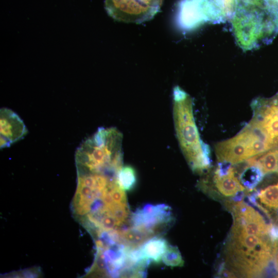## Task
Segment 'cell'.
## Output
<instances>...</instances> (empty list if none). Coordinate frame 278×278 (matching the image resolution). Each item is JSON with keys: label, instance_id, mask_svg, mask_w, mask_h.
<instances>
[{"label": "cell", "instance_id": "obj_1", "mask_svg": "<svg viewBox=\"0 0 278 278\" xmlns=\"http://www.w3.org/2000/svg\"><path fill=\"white\" fill-rule=\"evenodd\" d=\"M231 21L235 41L244 51L268 45L278 34V2L235 0Z\"/></svg>", "mask_w": 278, "mask_h": 278}, {"label": "cell", "instance_id": "obj_2", "mask_svg": "<svg viewBox=\"0 0 278 278\" xmlns=\"http://www.w3.org/2000/svg\"><path fill=\"white\" fill-rule=\"evenodd\" d=\"M123 135L116 128H99L77 149V173L117 177L123 167Z\"/></svg>", "mask_w": 278, "mask_h": 278}, {"label": "cell", "instance_id": "obj_3", "mask_svg": "<svg viewBox=\"0 0 278 278\" xmlns=\"http://www.w3.org/2000/svg\"><path fill=\"white\" fill-rule=\"evenodd\" d=\"M173 118L180 148L192 170L202 172L210 166V150L200 138L192 98L178 86L173 89Z\"/></svg>", "mask_w": 278, "mask_h": 278}, {"label": "cell", "instance_id": "obj_4", "mask_svg": "<svg viewBox=\"0 0 278 278\" xmlns=\"http://www.w3.org/2000/svg\"><path fill=\"white\" fill-rule=\"evenodd\" d=\"M227 21L213 0H180L177 6L176 22L182 31L194 30L206 23Z\"/></svg>", "mask_w": 278, "mask_h": 278}, {"label": "cell", "instance_id": "obj_5", "mask_svg": "<svg viewBox=\"0 0 278 278\" xmlns=\"http://www.w3.org/2000/svg\"><path fill=\"white\" fill-rule=\"evenodd\" d=\"M163 0H105L108 14L114 20L140 24L152 19Z\"/></svg>", "mask_w": 278, "mask_h": 278}, {"label": "cell", "instance_id": "obj_6", "mask_svg": "<svg viewBox=\"0 0 278 278\" xmlns=\"http://www.w3.org/2000/svg\"><path fill=\"white\" fill-rule=\"evenodd\" d=\"M233 215L234 223L231 230L260 236H269L272 228L269 218H265L259 210L242 201L229 203Z\"/></svg>", "mask_w": 278, "mask_h": 278}, {"label": "cell", "instance_id": "obj_7", "mask_svg": "<svg viewBox=\"0 0 278 278\" xmlns=\"http://www.w3.org/2000/svg\"><path fill=\"white\" fill-rule=\"evenodd\" d=\"M171 208L165 204H147L132 215V226L145 230L156 237L165 232L173 221Z\"/></svg>", "mask_w": 278, "mask_h": 278}, {"label": "cell", "instance_id": "obj_8", "mask_svg": "<svg viewBox=\"0 0 278 278\" xmlns=\"http://www.w3.org/2000/svg\"><path fill=\"white\" fill-rule=\"evenodd\" d=\"M255 133L247 126L238 134L215 145V151L219 162L237 164L253 157L252 144Z\"/></svg>", "mask_w": 278, "mask_h": 278}, {"label": "cell", "instance_id": "obj_9", "mask_svg": "<svg viewBox=\"0 0 278 278\" xmlns=\"http://www.w3.org/2000/svg\"><path fill=\"white\" fill-rule=\"evenodd\" d=\"M27 128L21 118L7 108L0 111L1 148L8 147L27 133Z\"/></svg>", "mask_w": 278, "mask_h": 278}, {"label": "cell", "instance_id": "obj_10", "mask_svg": "<svg viewBox=\"0 0 278 278\" xmlns=\"http://www.w3.org/2000/svg\"><path fill=\"white\" fill-rule=\"evenodd\" d=\"M214 183L218 192L225 197L237 195L245 189L239 180L235 176L233 168L226 175H214Z\"/></svg>", "mask_w": 278, "mask_h": 278}, {"label": "cell", "instance_id": "obj_11", "mask_svg": "<svg viewBox=\"0 0 278 278\" xmlns=\"http://www.w3.org/2000/svg\"><path fill=\"white\" fill-rule=\"evenodd\" d=\"M118 231L120 242L131 249H138L148 240L154 237L147 231L132 226Z\"/></svg>", "mask_w": 278, "mask_h": 278}, {"label": "cell", "instance_id": "obj_12", "mask_svg": "<svg viewBox=\"0 0 278 278\" xmlns=\"http://www.w3.org/2000/svg\"><path fill=\"white\" fill-rule=\"evenodd\" d=\"M168 246L165 239L160 237H154L146 242L140 249L143 258L158 264L162 260Z\"/></svg>", "mask_w": 278, "mask_h": 278}, {"label": "cell", "instance_id": "obj_13", "mask_svg": "<svg viewBox=\"0 0 278 278\" xmlns=\"http://www.w3.org/2000/svg\"><path fill=\"white\" fill-rule=\"evenodd\" d=\"M264 175V173L257 166L249 164V166L241 173L239 180L245 188L251 190L260 182Z\"/></svg>", "mask_w": 278, "mask_h": 278}, {"label": "cell", "instance_id": "obj_14", "mask_svg": "<svg viewBox=\"0 0 278 278\" xmlns=\"http://www.w3.org/2000/svg\"><path fill=\"white\" fill-rule=\"evenodd\" d=\"M258 198L266 210H278V182L261 190Z\"/></svg>", "mask_w": 278, "mask_h": 278}, {"label": "cell", "instance_id": "obj_15", "mask_svg": "<svg viewBox=\"0 0 278 278\" xmlns=\"http://www.w3.org/2000/svg\"><path fill=\"white\" fill-rule=\"evenodd\" d=\"M117 179L120 186L124 190H130L134 187L136 183L135 170L130 166L123 167L117 175Z\"/></svg>", "mask_w": 278, "mask_h": 278}, {"label": "cell", "instance_id": "obj_16", "mask_svg": "<svg viewBox=\"0 0 278 278\" xmlns=\"http://www.w3.org/2000/svg\"><path fill=\"white\" fill-rule=\"evenodd\" d=\"M162 260L168 266L182 267L184 261L181 253L176 247L168 246L164 253Z\"/></svg>", "mask_w": 278, "mask_h": 278}, {"label": "cell", "instance_id": "obj_17", "mask_svg": "<svg viewBox=\"0 0 278 278\" xmlns=\"http://www.w3.org/2000/svg\"><path fill=\"white\" fill-rule=\"evenodd\" d=\"M222 11L228 21L231 19L235 7V0H213Z\"/></svg>", "mask_w": 278, "mask_h": 278}, {"label": "cell", "instance_id": "obj_18", "mask_svg": "<svg viewBox=\"0 0 278 278\" xmlns=\"http://www.w3.org/2000/svg\"><path fill=\"white\" fill-rule=\"evenodd\" d=\"M272 256L275 268L278 272V237L272 240Z\"/></svg>", "mask_w": 278, "mask_h": 278}]
</instances>
